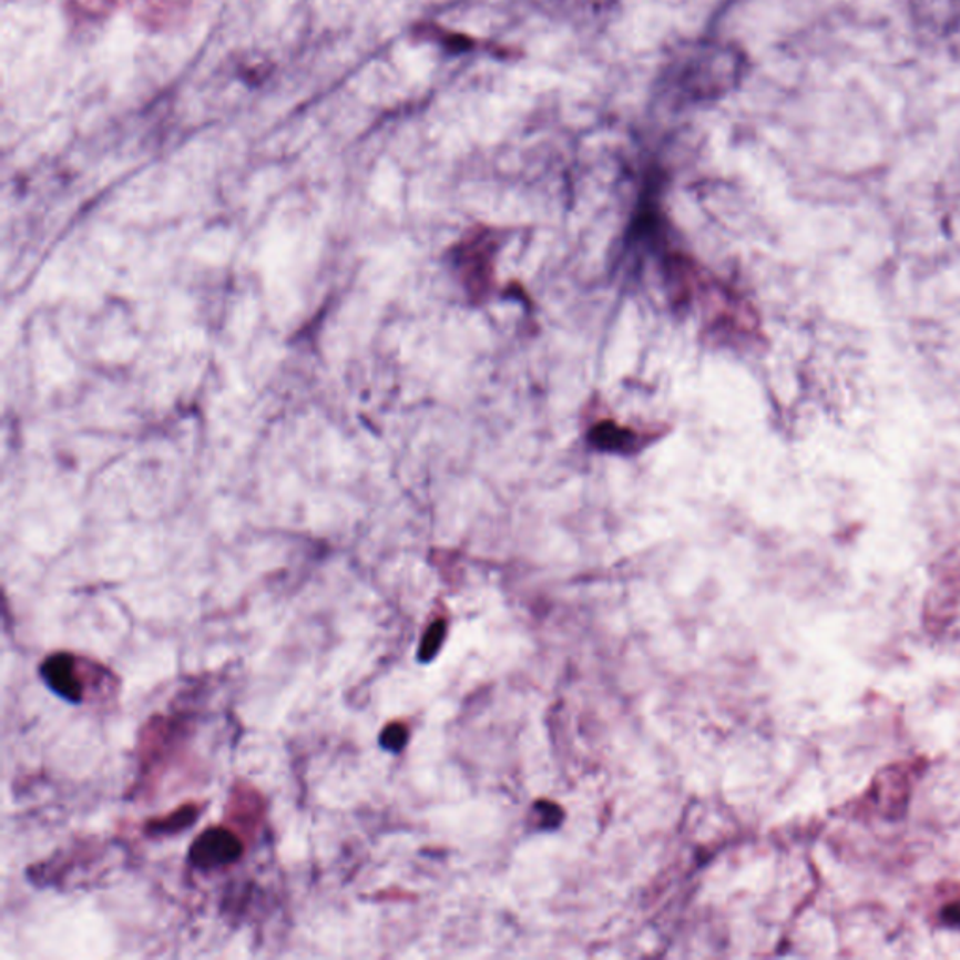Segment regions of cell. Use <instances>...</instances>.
Segmentation results:
<instances>
[{
    "label": "cell",
    "instance_id": "277c9868",
    "mask_svg": "<svg viewBox=\"0 0 960 960\" xmlns=\"http://www.w3.org/2000/svg\"><path fill=\"white\" fill-rule=\"evenodd\" d=\"M408 742V729L400 723L389 724L381 734V745L389 750H400Z\"/></svg>",
    "mask_w": 960,
    "mask_h": 960
},
{
    "label": "cell",
    "instance_id": "3957f363",
    "mask_svg": "<svg viewBox=\"0 0 960 960\" xmlns=\"http://www.w3.org/2000/svg\"><path fill=\"white\" fill-rule=\"evenodd\" d=\"M197 816H200V808L190 803V805L176 808L175 813H171V815L164 816V818L149 821L146 829H149V833H153V835H175V833L188 829L197 820Z\"/></svg>",
    "mask_w": 960,
    "mask_h": 960
},
{
    "label": "cell",
    "instance_id": "6da1fadb",
    "mask_svg": "<svg viewBox=\"0 0 960 960\" xmlns=\"http://www.w3.org/2000/svg\"><path fill=\"white\" fill-rule=\"evenodd\" d=\"M243 856V842L235 833L225 827H211L201 833L190 848V864L197 869H218L238 861Z\"/></svg>",
    "mask_w": 960,
    "mask_h": 960
},
{
    "label": "cell",
    "instance_id": "7a4b0ae2",
    "mask_svg": "<svg viewBox=\"0 0 960 960\" xmlns=\"http://www.w3.org/2000/svg\"><path fill=\"white\" fill-rule=\"evenodd\" d=\"M42 680L53 693L70 704L83 702V681L78 674V664L70 653H55L43 661L40 668Z\"/></svg>",
    "mask_w": 960,
    "mask_h": 960
}]
</instances>
